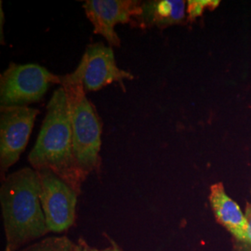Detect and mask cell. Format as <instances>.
<instances>
[{"instance_id": "obj_1", "label": "cell", "mask_w": 251, "mask_h": 251, "mask_svg": "<svg viewBox=\"0 0 251 251\" xmlns=\"http://www.w3.org/2000/svg\"><path fill=\"white\" fill-rule=\"evenodd\" d=\"M28 161L36 171H52L80 194L81 185L88 176L81 171L75 156L69 109L62 86L54 91L47 105L46 117Z\"/></svg>"}, {"instance_id": "obj_2", "label": "cell", "mask_w": 251, "mask_h": 251, "mask_svg": "<svg viewBox=\"0 0 251 251\" xmlns=\"http://www.w3.org/2000/svg\"><path fill=\"white\" fill-rule=\"evenodd\" d=\"M6 251L19 248L49 233L40 201L37 171L23 168L6 177L0 188Z\"/></svg>"}, {"instance_id": "obj_3", "label": "cell", "mask_w": 251, "mask_h": 251, "mask_svg": "<svg viewBox=\"0 0 251 251\" xmlns=\"http://www.w3.org/2000/svg\"><path fill=\"white\" fill-rule=\"evenodd\" d=\"M72 126L74 152L76 162L87 176L99 168L102 124L86 95L80 76L75 70L62 76Z\"/></svg>"}, {"instance_id": "obj_4", "label": "cell", "mask_w": 251, "mask_h": 251, "mask_svg": "<svg viewBox=\"0 0 251 251\" xmlns=\"http://www.w3.org/2000/svg\"><path fill=\"white\" fill-rule=\"evenodd\" d=\"M52 84L61 85L62 76L36 63H10L0 75V107L38 102Z\"/></svg>"}, {"instance_id": "obj_5", "label": "cell", "mask_w": 251, "mask_h": 251, "mask_svg": "<svg viewBox=\"0 0 251 251\" xmlns=\"http://www.w3.org/2000/svg\"><path fill=\"white\" fill-rule=\"evenodd\" d=\"M36 171L40 181V201L48 230L52 233H63L75 224L79 194L52 171Z\"/></svg>"}, {"instance_id": "obj_6", "label": "cell", "mask_w": 251, "mask_h": 251, "mask_svg": "<svg viewBox=\"0 0 251 251\" xmlns=\"http://www.w3.org/2000/svg\"><path fill=\"white\" fill-rule=\"evenodd\" d=\"M39 111L28 106L0 107V169L2 175L26 147Z\"/></svg>"}, {"instance_id": "obj_7", "label": "cell", "mask_w": 251, "mask_h": 251, "mask_svg": "<svg viewBox=\"0 0 251 251\" xmlns=\"http://www.w3.org/2000/svg\"><path fill=\"white\" fill-rule=\"evenodd\" d=\"M75 72L79 75L86 91H97L115 82L123 88L124 81L134 78L131 73L117 66L112 47L102 42L87 47Z\"/></svg>"}, {"instance_id": "obj_8", "label": "cell", "mask_w": 251, "mask_h": 251, "mask_svg": "<svg viewBox=\"0 0 251 251\" xmlns=\"http://www.w3.org/2000/svg\"><path fill=\"white\" fill-rule=\"evenodd\" d=\"M141 1L136 0H87L83 8L93 33L103 36L110 47H120L121 40L115 26L117 24L132 25L133 18L141 14Z\"/></svg>"}, {"instance_id": "obj_9", "label": "cell", "mask_w": 251, "mask_h": 251, "mask_svg": "<svg viewBox=\"0 0 251 251\" xmlns=\"http://www.w3.org/2000/svg\"><path fill=\"white\" fill-rule=\"evenodd\" d=\"M209 202L217 221L235 238L249 243L248 221L239 206L227 196L224 184L218 182L210 187Z\"/></svg>"}, {"instance_id": "obj_10", "label": "cell", "mask_w": 251, "mask_h": 251, "mask_svg": "<svg viewBox=\"0 0 251 251\" xmlns=\"http://www.w3.org/2000/svg\"><path fill=\"white\" fill-rule=\"evenodd\" d=\"M141 14L132 21V26L139 28H166L182 24L185 20V1L152 0L142 2Z\"/></svg>"}, {"instance_id": "obj_11", "label": "cell", "mask_w": 251, "mask_h": 251, "mask_svg": "<svg viewBox=\"0 0 251 251\" xmlns=\"http://www.w3.org/2000/svg\"><path fill=\"white\" fill-rule=\"evenodd\" d=\"M22 251H81V247L66 236H51L30 245Z\"/></svg>"}, {"instance_id": "obj_12", "label": "cell", "mask_w": 251, "mask_h": 251, "mask_svg": "<svg viewBox=\"0 0 251 251\" xmlns=\"http://www.w3.org/2000/svg\"><path fill=\"white\" fill-rule=\"evenodd\" d=\"M189 21H193L202 15L205 9H214L220 4V1L211 0H191L187 2Z\"/></svg>"}, {"instance_id": "obj_13", "label": "cell", "mask_w": 251, "mask_h": 251, "mask_svg": "<svg viewBox=\"0 0 251 251\" xmlns=\"http://www.w3.org/2000/svg\"><path fill=\"white\" fill-rule=\"evenodd\" d=\"M79 245H80L82 251H121V250L118 248L117 244L114 242L109 248H106L104 250H99V249H96V248H92V247L89 246L87 243L84 242L82 240H81Z\"/></svg>"}, {"instance_id": "obj_14", "label": "cell", "mask_w": 251, "mask_h": 251, "mask_svg": "<svg viewBox=\"0 0 251 251\" xmlns=\"http://www.w3.org/2000/svg\"><path fill=\"white\" fill-rule=\"evenodd\" d=\"M246 219L248 221V239L249 243H251V205L248 204L246 208Z\"/></svg>"}, {"instance_id": "obj_15", "label": "cell", "mask_w": 251, "mask_h": 251, "mask_svg": "<svg viewBox=\"0 0 251 251\" xmlns=\"http://www.w3.org/2000/svg\"><path fill=\"white\" fill-rule=\"evenodd\" d=\"M4 11L2 9V2L0 1V41L4 44V37H3V22H4Z\"/></svg>"}, {"instance_id": "obj_16", "label": "cell", "mask_w": 251, "mask_h": 251, "mask_svg": "<svg viewBox=\"0 0 251 251\" xmlns=\"http://www.w3.org/2000/svg\"><path fill=\"white\" fill-rule=\"evenodd\" d=\"M81 251H82V249H81Z\"/></svg>"}]
</instances>
